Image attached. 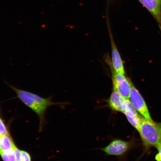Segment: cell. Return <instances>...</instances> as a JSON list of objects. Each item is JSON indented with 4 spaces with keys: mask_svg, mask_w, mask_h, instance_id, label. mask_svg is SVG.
Returning <instances> with one entry per match:
<instances>
[{
    "mask_svg": "<svg viewBox=\"0 0 161 161\" xmlns=\"http://www.w3.org/2000/svg\"><path fill=\"white\" fill-rule=\"evenodd\" d=\"M22 161H31V157L27 152L25 151H21Z\"/></svg>",
    "mask_w": 161,
    "mask_h": 161,
    "instance_id": "obj_13",
    "label": "cell"
},
{
    "mask_svg": "<svg viewBox=\"0 0 161 161\" xmlns=\"http://www.w3.org/2000/svg\"><path fill=\"white\" fill-rule=\"evenodd\" d=\"M113 89L126 99H129L132 82L125 75L114 71L110 64Z\"/></svg>",
    "mask_w": 161,
    "mask_h": 161,
    "instance_id": "obj_3",
    "label": "cell"
},
{
    "mask_svg": "<svg viewBox=\"0 0 161 161\" xmlns=\"http://www.w3.org/2000/svg\"><path fill=\"white\" fill-rule=\"evenodd\" d=\"M1 136H0V144H1Z\"/></svg>",
    "mask_w": 161,
    "mask_h": 161,
    "instance_id": "obj_16",
    "label": "cell"
},
{
    "mask_svg": "<svg viewBox=\"0 0 161 161\" xmlns=\"http://www.w3.org/2000/svg\"><path fill=\"white\" fill-rule=\"evenodd\" d=\"M152 14L161 27V0H138Z\"/></svg>",
    "mask_w": 161,
    "mask_h": 161,
    "instance_id": "obj_8",
    "label": "cell"
},
{
    "mask_svg": "<svg viewBox=\"0 0 161 161\" xmlns=\"http://www.w3.org/2000/svg\"><path fill=\"white\" fill-rule=\"evenodd\" d=\"M125 99L119 92L113 89L108 100V105L113 111L122 113Z\"/></svg>",
    "mask_w": 161,
    "mask_h": 161,
    "instance_id": "obj_9",
    "label": "cell"
},
{
    "mask_svg": "<svg viewBox=\"0 0 161 161\" xmlns=\"http://www.w3.org/2000/svg\"><path fill=\"white\" fill-rule=\"evenodd\" d=\"M122 113L125 116L129 122L138 131L142 124V117L137 111L129 99H126Z\"/></svg>",
    "mask_w": 161,
    "mask_h": 161,
    "instance_id": "obj_6",
    "label": "cell"
},
{
    "mask_svg": "<svg viewBox=\"0 0 161 161\" xmlns=\"http://www.w3.org/2000/svg\"><path fill=\"white\" fill-rule=\"evenodd\" d=\"M15 144L9 134L1 136L0 152H6L13 149Z\"/></svg>",
    "mask_w": 161,
    "mask_h": 161,
    "instance_id": "obj_10",
    "label": "cell"
},
{
    "mask_svg": "<svg viewBox=\"0 0 161 161\" xmlns=\"http://www.w3.org/2000/svg\"><path fill=\"white\" fill-rule=\"evenodd\" d=\"M161 150V147H160V149H159L158 150Z\"/></svg>",
    "mask_w": 161,
    "mask_h": 161,
    "instance_id": "obj_17",
    "label": "cell"
},
{
    "mask_svg": "<svg viewBox=\"0 0 161 161\" xmlns=\"http://www.w3.org/2000/svg\"><path fill=\"white\" fill-rule=\"evenodd\" d=\"M110 40L112 50L111 65L114 71L118 73L125 74L123 62L111 34L110 35Z\"/></svg>",
    "mask_w": 161,
    "mask_h": 161,
    "instance_id": "obj_7",
    "label": "cell"
},
{
    "mask_svg": "<svg viewBox=\"0 0 161 161\" xmlns=\"http://www.w3.org/2000/svg\"><path fill=\"white\" fill-rule=\"evenodd\" d=\"M17 161H22L21 151L19 150L15 146L13 148Z\"/></svg>",
    "mask_w": 161,
    "mask_h": 161,
    "instance_id": "obj_14",
    "label": "cell"
},
{
    "mask_svg": "<svg viewBox=\"0 0 161 161\" xmlns=\"http://www.w3.org/2000/svg\"><path fill=\"white\" fill-rule=\"evenodd\" d=\"M130 98L133 106L141 116L147 119L152 120L145 101L132 83Z\"/></svg>",
    "mask_w": 161,
    "mask_h": 161,
    "instance_id": "obj_5",
    "label": "cell"
},
{
    "mask_svg": "<svg viewBox=\"0 0 161 161\" xmlns=\"http://www.w3.org/2000/svg\"><path fill=\"white\" fill-rule=\"evenodd\" d=\"M138 132L144 147L160 149L161 146V122H154L142 117Z\"/></svg>",
    "mask_w": 161,
    "mask_h": 161,
    "instance_id": "obj_2",
    "label": "cell"
},
{
    "mask_svg": "<svg viewBox=\"0 0 161 161\" xmlns=\"http://www.w3.org/2000/svg\"><path fill=\"white\" fill-rule=\"evenodd\" d=\"M15 92L18 98L38 114L40 122L43 121L44 114L49 106L56 104L52 101L51 97L43 98L39 95L27 91L19 89L7 83Z\"/></svg>",
    "mask_w": 161,
    "mask_h": 161,
    "instance_id": "obj_1",
    "label": "cell"
},
{
    "mask_svg": "<svg viewBox=\"0 0 161 161\" xmlns=\"http://www.w3.org/2000/svg\"><path fill=\"white\" fill-rule=\"evenodd\" d=\"M160 29H161V27H160Z\"/></svg>",
    "mask_w": 161,
    "mask_h": 161,
    "instance_id": "obj_18",
    "label": "cell"
},
{
    "mask_svg": "<svg viewBox=\"0 0 161 161\" xmlns=\"http://www.w3.org/2000/svg\"><path fill=\"white\" fill-rule=\"evenodd\" d=\"M158 153L155 157L156 160L157 161H161V150H158Z\"/></svg>",
    "mask_w": 161,
    "mask_h": 161,
    "instance_id": "obj_15",
    "label": "cell"
},
{
    "mask_svg": "<svg viewBox=\"0 0 161 161\" xmlns=\"http://www.w3.org/2000/svg\"><path fill=\"white\" fill-rule=\"evenodd\" d=\"M131 147V142L120 139L113 140L101 149L107 155L118 157L125 155Z\"/></svg>",
    "mask_w": 161,
    "mask_h": 161,
    "instance_id": "obj_4",
    "label": "cell"
},
{
    "mask_svg": "<svg viewBox=\"0 0 161 161\" xmlns=\"http://www.w3.org/2000/svg\"><path fill=\"white\" fill-rule=\"evenodd\" d=\"M0 155L4 161H17L13 149L0 152Z\"/></svg>",
    "mask_w": 161,
    "mask_h": 161,
    "instance_id": "obj_11",
    "label": "cell"
},
{
    "mask_svg": "<svg viewBox=\"0 0 161 161\" xmlns=\"http://www.w3.org/2000/svg\"><path fill=\"white\" fill-rule=\"evenodd\" d=\"M9 134L7 128L3 120L0 118V135Z\"/></svg>",
    "mask_w": 161,
    "mask_h": 161,
    "instance_id": "obj_12",
    "label": "cell"
}]
</instances>
